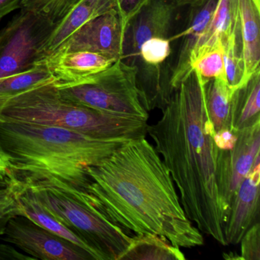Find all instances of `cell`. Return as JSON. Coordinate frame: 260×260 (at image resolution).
Returning a JSON list of instances; mask_svg holds the SVG:
<instances>
[{
    "label": "cell",
    "mask_w": 260,
    "mask_h": 260,
    "mask_svg": "<svg viewBox=\"0 0 260 260\" xmlns=\"http://www.w3.org/2000/svg\"><path fill=\"white\" fill-rule=\"evenodd\" d=\"M89 202L129 234H154L179 248L202 246L167 166L146 137L124 141L87 168Z\"/></svg>",
    "instance_id": "cell-1"
},
{
    "label": "cell",
    "mask_w": 260,
    "mask_h": 260,
    "mask_svg": "<svg viewBox=\"0 0 260 260\" xmlns=\"http://www.w3.org/2000/svg\"><path fill=\"white\" fill-rule=\"evenodd\" d=\"M204 79L192 70L182 80L147 134L179 190L188 218L200 232L224 245L226 216L215 177L214 135L207 115Z\"/></svg>",
    "instance_id": "cell-2"
},
{
    "label": "cell",
    "mask_w": 260,
    "mask_h": 260,
    "mask_svg": "<svg viewBox=\"0 0 260 260\" xmlns=\"http://www.w3.org/2000/svg\"><path fill=\"white\" fill-rule=\"evenodd\" d=\"M126 141L97 139L63 127L0 118V154L10 176L48 173L84 192L90 182L88 167L100 164Z\"/></svg>",
    "instance_id": "cell-3"
},
{
    "label": "cell",
    "mask_w": 260,
    "mask_h": 260,
    "mask_svg": "<svg viewBox=\"0 0 260 260\" xmlns=\"http://www.w3.org/2000/svg\"><path fill=\"white\" fill-rule=\"evenodd\" d=\"M0 118L63 127L97 139H134L147 135V121L108 115L65 98L54 83L0 103Z\"/></svg>",
    "instance_id": "cell-4"
},
{
    "label": "cell",
    "mask_w": 260,
    "mask_h": 260,
    "mask_svg": "<svg viewBox=\"0 0 260 260\" xmlns=\"http://www.w3.org/2000/svg\"><path fill=\"white\" fill-rule=\"evenodd\" d=\"M10 178L29 188L52 215L96 252L100 260H119L132 244V234L94 208L89 193L48 173H18Z\"/></svg>",
    "instance_id": "cell-5"
},
{
    "label": "cell",
    "mask_w": 260,
    "mask_h": 260,
    "mask_svg": "<svg viewBox=\"0 0 260 260\" xmlns=\"http://www.w3.org/2000/svg\"><path fill=\"white\" fill-rule=\"evenodd\" d=\"M71 101L108 115L148 121L136 65L118 60L103 72L72 86H57Z\"/></svg>",
    "instance_id": "cell-6"
},
{
    "label": "cell",
    "mask_w": 260,
    "mask_h": 260,
    "mask_svg": "<svg viewBox=\"0 0 260 260\" xmlns=\"http://www.w3.org/2000/svg\"><path fill=\"white\" fill-rule=\"evenodd\" d=\"M19 10L0 31V80L39 64L41 50L54 28V22L46 16Z\"/></svg>",
    "instance_id": "cell-7"
},
{
    "label": "cell",
    "mask_w": 260,
    "mask_h": 260,
    "mask_svg": "<svg viewBox=\"0 0 260 260\" xmlns=\"http://www.w3.org/2000/svg\"><path fill=\"white\" fill-rule=\"evenodd\" d=\"M214 148L217 192L226 220L239 186L260 164V121L237 132L232 148Z\"/></svg>",
    "instance_id": "cell-8"
},
{
    "label": "cell",
    "mask_w": 260,
    "mask_h": 260,
    "mask_svg": "<svg viewBox=\"0 0 260 260\" xmlns=\"http://www.w3.org/2000/svg\"><path fill=\"white\" fill-rule=\"evenodd\" d=\"M0 239L36 259L94 260L86 249L39 226L25 216L10 219Z\"/></svg>",
    "instance_id": "cell-9"
},
{
    "label": "cell",
    "mask_w": 260,
    "mask_h": 260,
    "mask_svg": "<svg viewBox=\"0 0 260 260\" xmlns=\"http://www.w3.org/2000/svg\"><path fill=\"white\" fill-rule=\"evenodd\" d=\"M124 30L117 10L98 16L76 30L53 55L88 51L121 60Z\"/></svg>",
    "instance_id": "cell-10"
},
{
    "label": "cell",
    "mask_w": 260,
    "mask_h": 260,
    "mask_svg": "<svg viewBox=\"0 0 260 260\" xmlns=\"http://www.w3.org/2000/svg\"><path fill=\"white\" fill-rule=\"evenodd\" d=\"M178 7L168 0H150L124 31L121 60L139 57L141 45L151 38L169 39Z\"/></svg>",
    "instance_id": "cell-11"
},
{
    "label": "cell",
    "mask_w": 260,
    "mask_h": 260,
    "mask_svg": "<svg viewBox=\"0 0 260 260\" xmlns=\"http://www.w3.org/2000/svg\"><path fill=\"white\" fill-rule=\"evenodd\" d=\"M219 0H196L190 4L185 26L176 34L169 37L170 42L182 39L177 60L169 78V86L175 92L182 80L192 70L189 58L191 51L208 28Z\"/></svg>",
    "instance_id": "cell-12"
},
{
    "label": "cell",
    "mask_w": 260,
    "mask_h": 260,
    "mask_svg": "<svg viewBox=\"0 0 260 260\" xmlns=\"http://www.w3.org/2000/svg\"><path fill=\"white\" fill-rule=\"evenodd\" d=\"M260 164L240 184L223 226L226 245L240 243L245 233L259 220Z\"/></svg>",
    "instance_id": "cell-13"
},
{
    "label": "cell",
    "mask_w": 260,
    "mask_h": 260,
    "mask_svg": "<svg viewBox=\"0 0 260 260\" xmlns=\"http://www.w3.org/2000/svg\"><path fill=\"white\" fill-rule=\"evenodd\" d=\"M115 61V59L97 53L75 51L54 54L42 63L48 67L55 79V84L64 86L83 83L103 72Z\"/></svg>",
    "instance_id": "cell-14"
},
{
    "label": "cell",
    "mask_w": 260,
    "mask_h": 260,
    "mask_svg": "<svg viewBox=\"0 0 260 260\" xmlns=\"http://www.w3.org/2000/svg\"><path fill=\"white\" fill-rule=\"evenodd\" d=\"M118 0H80L64 16L55 22L42 50L41 61L52 56L71 34L86 22L112 10Z\"/></svg>",
    "instance_id": "cell-15"
},
{
    "label": "cell",
    "mask_w": 260,
    "mask_h": 260,
    "mask_svg": "<svg viewBox=\"0 0 260 260\" xmlns=\"http://www.w3.org/2000/svg\"><path fill=\"white\" fill-rule=\"evenodd\" d=\"M11 179L14 187L16 200L20 206L21 216H25L39 226L86 249L93 257L94 260H100L96 252L83 239L80 238L75 233L64 226L52 215L38 200L36 194L29 188L16 179L13 178Z\"/></svg>",
    "instance_id": "cell-16"
},
{
    "label": "cell",
    "mask_w": 260,
    "mask_h": 260,
    "mask_svg": "<svg viewBox=\"0 0 260 260\" xmlns=\"http://www.w3.org/2000/svg\"><path fill=\"white\" fill-rule=\"evenodd\" d=\"M237 1L246 83L260 71V3L255 0Z\"/></svg>",
    "instance_id": "cell-17"
},
{
    "label": "cell",
    "mask_w": 260,
    "mask_h": 260,
    "mask_svg": "<svg viewBox=\"0 0 260 260\" xmlns=\"http://www.w3.org/2000/svg\"><path fill=\"white\" fill-rule=\"evenodd\" d=\"M260 71L235 89L231 98V129L237 132L260 121Z\"/></svg>",
    "instance_id": "cell-18"
},
{
    "label": "cell",
    "mask_w": 260,
    "mask_h": 260,
    "mask_svg": "<svg viewBox=\"0 0 260 260\" xmlns=\"http://www.w3.org/2000/svg\"><path fill=\"white\" fill-rule=\"evenodd\" d=\"M234 90L222 79H211L204 83V97L207 115L214 133L231 129V98ZM232 130V129H231Z\"/></svg>",
    "instance_id": "cell-19"
},
{
    "label": "cell",
    "mask_w": 260,
    "mask_h": 260,
    "mask_svg": "<svg viewBox=\"0 0 260 260\" xmlns=\"http://www.w3.org/2000/svg\"><path fill=\"white\" fill-rule=\"evenodd\" d=\"M180 248L154 234L133 237L132 244L119 260H184Z\"/></svg>",
    "instance_id": "cell-20"
},
{
    "label": "cell",
    "mask_w": 260,
    "mask_h": 260,
    "mask_svg": "<svg viewBox=\"0 0 260 260\" xmlns=\"http://www.w3.org/2000/svg\"><path fill=\"white\" fill-rule=\"evenodd\" d=\"M189 63L191 69L197 71L205 80H226L224 48L221 38L211 45H202L193 50Z\"/></svg>",
    "instance_id": "cell-21"
},
{
    "label": "cell",
    "mask_w": 260,
    "mask_h": 260,
    "mask_svg": "<svg viewBox=\"0 0 260 260\" xmlns=\"http://www.w3.org/2000/svg\"><path fill=\"white\" fill-rule=\"evenodd\" d=\"M54 82L55 79L46 64L39 63L25 72L0 80V103L33 88Z\"/></svg>",
    "instance_id": "cell-22"
},
{
    "label": "cell",
    "mask_w": 260,
    "mask_h": 260,
    "mask_svg": "<svg viewBox=\"0 0 260 260\" xmlns=\"http://www.w3.org/2000/svg\"><path fill=\"white\" fill-rule=\"evenodd\" d=\"M222 42L224 48L226 83L234 91L245 84L244 62L240 18L233 31L226 37L222 39Z\"/></svg>",
    "instance_id": "cell-23"
},
{
    "label": "cell",
    "mask_w": 260,
    "mask_h": 260,
    "mask_svg": "<svg viewBox=\"0 0 260 260\" xmlns=\"http://www.w3.org/2000/svg\"><path fill=\"white\" fill-rule=\"evenodd\" d=\"M80 0H22L20 9L31 10L57 22Z\"/></svg>",
    "instance_id": "cell-24"
},
{
    "label": "cell",
    "mask_w": 260,
    "mask_h": 260,
    "mask_svg": "<svg viewBox=\"0 0 260 260\" xmlns=\"http://www.w3.org/2000/svg\"><path fill=\"white\" fill-rule=\"evenodd\" d=\"M171 53V42L169 39L151 38L141 45L139 57L150 66H158L165 61Z\"/></svg>",
    "instance_id": "cell-25"
},
{
    "label": "cell",
    "mask_w": 260,
    "mask_h": 260,
    "mask_svg": "<svg viewBox=\"0 0 260 260\" xmlns=\"http://www.w3.org/2000/svg\"><path fill=\"white\" fill-rule=\"evenodd\" d=\"M16 216H21V208L12 182L10 186L0 189V236L5 232L10 219Z\"/></svg>",
    "instance_id": "cell-26"
},
{
    "label": "cell",
    "mask_w": 260,
    "mask_h": 260,
    "mask_svg": "<svg viewBox=\"0 0 260 260\" xmlns=\"http://www.w3.org/2000/svg\"><path fill=\"white\" fill-rule=\"evenodd\" d=\"M240 259H260V224L259 221L254 223L248 229L240 242Z\"/></svg>",
    "instance_id": "cell-27"
},
{
    "label": "cell",
    "mask_w": 260,
    "mask_h": 260,
    "mask_svg": "<svg viewBox=\"0 0 260 260\" xmlns=\"http://www.w3.org/2000/svg\"><path fill=\"white\" fill-rule=\"evenodd\" d=\"M150 1V0H118L117 1V12L121 19L124 32L129 22Z\"/></svg>",
    "instance_id": "cell-28"
},
{
    "label": "cell",
    "mask_w": 260,
    "mask_h": 260,
    "mask_svg": "<svg viewBox=\"0 0 260 260\" xmlns=\"http://www.w3.org/2000/svg\"><path fill=\"white\" fill-rule=\"evenodd\" d=\"M237 138V132L231 129H224L214 133V144L220 150H229L234 147Z\"/></svg>",
    "instance_id": "cell-29"
},
{
    "label": "cell",
    "mask_w": 260,
    "mask_h": 260,
    "mask_svg": "<svg viewBox=\"0 0 260 260\" xmlns=\"http://www.w3.org/2000/svg\"><path fill=\"white\" fill-rule=\"evenodd\" d=\"M0 260H36V258L21 253L10 245L0 243Z\"/></svg>",
    "instance_id": "cell-30"
},
{
    "label": "cell",
    "mask_w": 260,
    "mask_h": 260,
    "mask_svg": "<svg viewBox=\"0 0 260 260\" xmlns=\"http://www.w3.org/2000/svg\"><path fill=\"white\" fill-rule=\"evenodd\" d=\"M22 0H0V21L7 15L19 10Z\"/></svg>",
    "instance_id": "cell-31"
},
{
    "label": "cell",
    "mask_w": 260,
    "mask_h": 260,
    "mask_svg": "<svg viewBox=\"0 0 260 260\" xmlns=\"http://www.w3.org/2000/svg\"><path fill=\"white\" fill-rule=\"evenodd\" d=\"M10 179V172L5 159L0 154V179Z\"/></svg>",
    "instance_id": "cell-32"
},
{
    "label": "cell",
    "mask_w": 260,
    "mask_h": 260,
    "mask_svg": "<svg viewBox=\"0 0 260 260\" xmlns=\"http://www.w3.org/2000/svg\"><path fill=\"white\" fill-rule=\"evenodd\" d=\"M168 1L173 3L177 7H180L182 6L190 5L192 3L196 2V0H168Z\"/></svg>",
    "instance_id": "cell-33"
},
{
    "label": "cell",
    "mask_w": 260,
    "mask_h": 260,
    "mask_svg": "<svg viewBox=\"0 0 260 260\" xmlns=\"http://www.w3.org/2000/svg\"><path fill=\"white\" fill-rule=\"evenodd\" d=\"M12 184L11 178L8 179H0V189L7 188Z\"/></svg>",
    "instance_id": "cell-34"
},
{
    "label": "cell",
    "mask_w": 260,
    "mask_h": 260,
    "mask_svg": "<svg viewBox=\"0 0 260 260\" xmlns=\"http://www.w3.org/2000/svg\"><path fill=\"white\" fill-rule=\"evenodd\" d=\"M255 1H257V2H259L260 3V0H255Z\"/></svg>",
    "instance_id": "cell-35"
}]
</instances>
